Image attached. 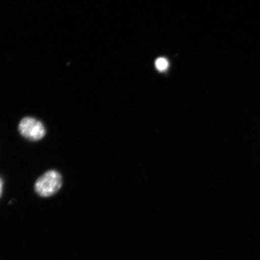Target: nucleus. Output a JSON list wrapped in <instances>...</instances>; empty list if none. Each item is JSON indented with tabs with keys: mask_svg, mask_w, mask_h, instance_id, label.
<instances>
[{
	"mask_svg": "<svg viewBox=\"0 0 260 260\" xmlns=\"http://www.w3.org/2000/svg\"><path fill=\"white\" fill-rule=\"evenodd\" d=\"M62 184L63 179L59 172L51 170L45 172L37 179L34 188L39 196L48 198L57 193Z\"/></svg>",
	"mask_w": 260,
	"mask_h": 260,
	"instance_id": "obj_1",
	"label": "nucleus"
},
{
	"mask_svg": "<svg viewBox=\"0 0 260 260\" xmlns=\"http://www.w3.org/2000/svg\"><path fill=\"white\" fill-rule=\"evenodd\" d=\"M155 67L158 70L164 71L168 67V61L165 58H159L155 61Z\"/></svg>",
	"mask_w": 260,
	"mask_h": 260,
	"instance_id": "obj_3",
	"label": "nucleus"
},
{
	"mask_svg": "<svg viewBox=\"0 0 260 260\" xmlns=\"http://www.w3.org/2000/svg\"><path fill=\"white\" fill-rule=\"evenodd\" d=\"M3 188H4V181H3V179L0 177V199H1L2 197Z\"/></svg>",
	"mask_w": 260,
	"mask_h": 260,
	"instance_id": "obj_4",
	"label": "nucleus"
},
{
	"mask_svg": "<svg viewBox=\"0 0 260 260\" xmlns=\"http://www.w3.org/2000/svg\"><path fill=\"white\" fill-rule=\"evenodd\" d=\"M19 133L28 141H41L46 135V128L40 120L27 116L22 118L18 125Z\"/></svg>",
	"mask_w": 260,
	"mask_h": 260,
	"instance_id": "obj_2",
	"label": "nucleus"
}]
</instances>
